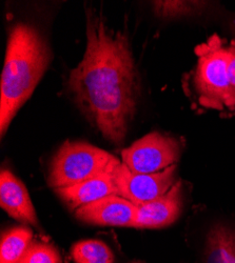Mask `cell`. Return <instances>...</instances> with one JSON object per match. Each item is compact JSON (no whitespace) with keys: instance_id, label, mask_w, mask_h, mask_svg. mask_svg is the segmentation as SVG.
I'll return each instance as SVG.
<instances>
[{"instance_id":"cell-7","label":"cell","mask_w":235,"mask_h":263,"mask_svg":"<svg viewBox=\"0 0 235 263\" xmlns=\"http://www.w3.org/2000/svg\"><path fill=\"white\" fill-rule=\"evenodd\" d=\"M137 205L119 195H111L75 211L78 220L96 226L133 228Z\"/></svg>"},{"instance_id":"cell-12","label":"cell","mask_w":235,"mask_h":263,"mask_svg":"<svg viewBox=\"0 0 235 263\" xmlns=\"http://www.w3.org/2000/svg\"><path fill=\"white\" fill-rule=\"evenodd\" d=\"M33 242V233L25 227H16L6 232L0 245V263H20Z\"/></svg>"},{"instance_id":"cell-2","label":"cell","mask_w":235,"mask_h":263,"mask_svg":"<svg viewBox=\"0 0 235 263\" xmlns=\"http://www.w3.org/2000/svg\"><path fill=\"white\" fill-rule=\"evenodd\" d=\"M51 59L49 43L36 27L26 23L12 27L2 75L0 130L3 137L18 109L34 92Z\"/></svg>"},{"instance_id":"cell-14","label":"cell","mask_w":235,"mask_h":263,"mask_svg":"<svg viewBox=\"0 0 235 263\" xmlns=\"http://www.w3.org/2000/svg\"><path fill=\"white\" fill-rule=\"evenodd\" d=\"M154 13L161 18L172 19L201 14L208 3L204 2H152Z\"/></svg>"},{"instance_id":"cell-16","label":"cell","mask_w":235,"mask_h":263,"mask_svg":"<svg viewBox=\"0 0 235 263\" xmlns=\"http://www.w3.org/2000/svg\"><path fill=\"white\" fill-rule=\"evenodd\" d=\"M228 73L231 89L235 98V40L230 41V57L228 62Z\"/></svg>"},{"instance_id":"cell-10","label":"cell","mask_w":235,"mask_h":263,"mask_svg":"<svg viewBox=\"0 0 235 263\" xmlns=\"http://www.w3.org/2000/svg\"><path fill=\"white\" fill-rule=\"evenodd\" d=\"M56 194L72 210L98 201L111 195H118L113 173L101 174L99 176L85 180L81 183L56 189Z\"/></svg>"},{"instance_id":"cell-1","label":"cell","mask_w":235,"mask_h":263,"mask_svg":"<svg viewBox=\"0 0 235 263\" xmlns=\"http://www.w3.org/2000/svg\"><path fill=\"white\" fill-rule=\"evenodd\" d=\"M68 90L105 139L122 142L136 113L139 77L126 35L108 28L91 8L87 11V48L70 72Z\"/></svg>"},{"instance_id":"cell-6","label":"cell","mask_w":235,"mask_h":263,"mask_svg":"<svg viewBox=\"0 0 235 263\" xmlns=\"http://www.w3.org/2000/svg\"><path fill=\"white\" fill-rule=\"evenodd\" d=\"M176 164L155 174L130 171L122 162L113 172L118 195L139 206L153 201L175 184Z\"/></svg>"},{"instance_id":"cell-3","label":"cell","mask_w":235,"mask_h":263,"mask_svg":"<svg viewBox=\"0 0 235 263\" xmlns=\"http://www.w3.org/2000/svg\"><path fill=\"white\" fill-rule=\"evenodd\" d=\"M197 62L186 79L189 95L200 106L224 116L235 114V98L230 85L228 62L230 41L218 34L195 49Z\"/></svg>"},{"instance_id":"cell-5","label":"cell","mask_w":235,"mask_h":263,"mask_svg":"<svg viewBox=\"0 0 235 263\" xmlns=\"http://www.w3.org/2000/svg\"><path fill=\"white\" fill-rule=\"evenodd\" d=\"M180 144L160 133H151L122 149V163L132 172L155 174L176 164L180 156Z\"/></svg>"},{"instance_id":"cell-11","label":"cell","mask_w":235,"mask_h":263,"mask_svg":"<svg viewBox=\"0 0 235 263\" xmlns=\"http://www.w3.org/2000/svg\"><path fill=\"white\" fill-rule=\"evenodd\" d=\"M205 263H235V230L223 224L213 226L207 235Z\"/></svg>"},{"instance_id":"cell-13","label":"cell","mask_w":235,"mask_h":263,"mask_svg":"<svg viewBox=\"0 0 235 263\" xmlns=\"http://www.w3.org/2000/svg\"><path fill=\"white\" fill-rule=\"evenodd\" d=\"M71 255L76 263H114L110 248L98 240L79 241L73 246Z\"/></svg>"},{"instance_id":"cell-8","label":"cell","mask_w":235,"mask_h":263,"mask_svg":"<svg viewBox=\"0 0 235 263\" xmlns=\"http://www.w3.org/2000/svg\"><path fill=\"white\" fill-rule=\"evenodd\" d=\"M182 182H176L159 198L139 205L133 228L161 229L172 224L183 210Z\"/></svg>"},{"instance_id":"cell-15","label":"cell","mask_w":235,"mask_h":263,"mask_svg":"<svg viewBox=\"0 0 235 263\" xmlns=\"http://www.w3.org/2000/svg\"><path fill=\"white\" fill-rule=\"evenodd\" d=\"M20 263H61V258L53 246L32 242Z\"/></svg>"},{"instance_id":"cell-4","label":"cell","mask_w":235,"mask_h":263,"mask_svg":"<svg viewBox=\"0 0 235 263\" xmlns=\"http://www.w3.org/2000/svg\"><path fill=\"white\" fill-rule=\"evenodd\" d=\"M121 162L110 153L82 141H68L54 156L48 177L53 189L68 187L101 174L113 173Z\"/></svg>"},{"instance_id":"cell-9","label":"cell","mask_w":235,"mask_h":263,"mask_svg":"<svg viewBox=\"0 0 235 263\" xmlns=\"http://www.w3.org/2000/svg\"><path fill=\"white\" fill-rule=\"evenodd\" d=\"M0 204L16 220L39 228L27 187L8 170H3L0 174Z\"/></svg>"}]
</instances>
